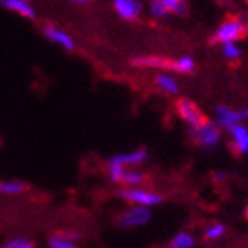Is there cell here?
Returning <instances> with one entry per match:
<instances>
[{"label": "cell", "instance_id": "obj_24", "mask_svg": "<svg viewBox=\"0 0 248 248\" xmlns=\"http://www.w3.org/2000/svg\"><path fill=\"white\" fill-rule=\"evenodd\" d=\"M68 2H73V4H89L91 0H68Z\"/></svg>", "mask_w": 248, "mask_h": 248}, {"label": "cell", "instance_id": "obj_5", "mask_svg": "<svg viewBox=\"0 0 248 248\" xmlns=\"http://www.w3.org/2000/svg\"><path fill=\"white\" fill-rule=\"evenodd\" d=\"M175 111H177L179 118H181L184 124H187L191 128L198 127L200 124L207 120V116L203 113V109L189 97H179L175 101Z\"/></svg>", "mask_w": 248, "mask_h": 248}, {"label": "cell", "instance_id": "obj_15", "mask_svg": "<svg viewBox=\"0 0 248 248\" xmlns=\"http://www.w3.org/2000/svg\"><path fill=\"white\" fill-rule=\"evenodd\" d=\"M146 182H148V174H146L144 170L125 169L120 184L124 187H136V186H144Z\"/></svg>", "mask_w": 248, "mask_h": 248}, {"label": "cell", "instance_id": "obj_7", "mask_svg": "<svg viewBox=\"0 0 248 248\" xmlns=\"http://www.w3.org/2000/svg\"><path fill=\"white\" fill-rule=\"evenodd\" d=\"M149 160V151L146 148H136L127 153H116L109 156L108 165H116L122 169H139Z\"/></svg>", "mask_w": 248, "mask_h": 248}, {"label": "cell", "instance_id": "obj_6", "mask_svg": "<svg viewBox=\"0 0 248 248\" xmlns=\"http://www.w3.org/2000/svg\"><path fill=\"white\" fill-rule=\"evenodd\" d=\"M149 220H151V208L128 205V208H125V210L118 215L116 224L124 229H136V228L146 226Z\"/></svg>", "mask_w": 248, "mask_h": 248}, {"label": "cell", "instance_id": "obj_11", "mask_svg": "<svg viewBox=\"0 0 248 248\" xmlns=\"http://www.w3.org/2000/svg\"><path fill=\"white\" fill-rule=\"evenodd\" d=\"M80 232L78 231H64V232H54L49 236L47 248H78Z\"/></svg>", "mask_w": 248, "mask_h": 248}, {"label": "cell", "instance_id": "obj_9", "mask_svg": "<svg viewBox=\"0 0 248 248\" xmlns=\"http://www.w3.org/2000/svg\"><path fill=\"white\" fill-rule=\"evenodd\" d=\"M130 62L139 70H160L174 73V59H169L165 56H137Z\"/></svg>", "mask_w": 248, "mask_h": 248}, {"label": "cell", "instance_id": "obj_8", "mask_svg": "<svg viewBox=\"0 0 248 248\" xmlns=\"http://www.w3.org/2000/svg\"><path fill=\"white\" fill-rule=\"evenodd\" d=\"M42 33H44V37H46L47 40L52 42L54 46L61 47V49H64L66 52H73V50L77 49V42L71 37V33H68L66 30L59 28V26L46 25L44 30H42Z\"/></svg>", "mask_w": 248, "mask_h": 248}, {"label": "cell", "instance_id": "obj_26", "mask_svg": "<svg viewBox=\"0 0 248 248\" xmlns=\"http://www.w3.org/2000/svg\"><path fill=\"white\" fill-rule=\"evenodd\" d=\"M245 219L248 220V203H247V205H245Z\"/></svg>", "mask_w": 248, "mask_h": 248}, {"label": "cell", "instance_id": "obj_12", "mask_svg": "<svg viewBox=\"0 0 248 248\" xmlns=\"http://www.w3.org/2000/svg\"><path fill=\"white\" fill-rule=\"evenodd\" d=\"M0 2L7 11L25 17V19H35L37 17V11H35L33 4L30 0H0Z\"/></svg>", "mask_w": 248, "mask_h": 248}, {"label": "cell", "instance_id": "obj_3", "mask_svg": "<svg viewBox=\"0 0 248 248\" xmlns=\"http://www.w3.org/2000/svg\"><path fill=\"white\" fill-rule=\"evenodd\" d=\"M222 128L215 124L214 120H205L198 127L191 128V139L195 144L203 149H215L220 142Z\"/></svg>", "mask_w": 248, "mask_h": 248}, {"label": "cell", "instance_id": "obj_18", "mask_svg": "<svg viewBox=\"0 0 248 248\" xmlns=\"http://www.w3.org/2000/svg\"><path fill=\"white\" fill-rule=\"evenodd\" d=\"M196 68V61L191 56H179L174 59V73L179 75H189L193 73Z\"/></svg>", "mask_w": 248, "mask_h": 248}, {"label": "cell", "instance_id": "obj_2", "mask_svg": "<svg viewBox=\"0 0 248 248\" xmlns=\"http://www.w3.org/2000/svg\"><path fill=\"white\" fill-rule=\"evenodd\" d=\"M118 196L128 205H136V207H146V208H155L163 203V195L155 189H149L144 186H136V187H122L118 191Z\"/></svg>", "mask_w": 248, "mask_h": 248}, {"label": "cell", "instance_id": "obj_4", "mask_svg": "<svg viewBox=\"0 0 248 248\" xmlns=\"http://www.w3.org/2000/svg\"><path fill=\"white\" fill-rule=\"evenodd\" d=\"M248 120V108L243 109H236V108L226 106V104H219L215 106L214 111V122L219 125L222 130H231L232 127L240 124H245Z\"/></svg>", "mask_w": 248, "mask_h": 248}, {"label": "cell", "instance_id": "obj_16", "mask_svg": "<svg viewBox=\"0 0 248 248\" xmlns=\"http://www.w3.org/2000/svg\"><path fill=\"white\" fill-rule=\"evenodd\" d=\"M28 189L23 181H17V179H5V181H0V195L2 196H19L23 195L25 191Z\"/></svg>", "mask_w": 248, "mask_h": 248}, {"label": "cell", "instance_id": "obj_14", "mask_svg": "<svg viewBox=\"0 0 248 248\" xmlns=\"http://www.w3.org/2000/svg\"><path fill=\"white\" fill-rule=\"evenodd\" d=\"M155 85L160 92H163L165 95H177L181 91V85H179L177 78L174 75L169 73V71H161L155 77Z\"/></svg>", "mask_w": 248, "mask_h": 248}, {"label": "cell", "instance_id": "obj_20", "mask_svg": "<svg viewBox=\"0 0 248 248\" xmlns=\"http://www.w3.org/2000/svg\"><path fill=\"white\" fill-rule=\"evenodd\" d=\"M148 13L151 17H155V19H165V17H169L170 14V9L167 7L161 0H149L148 4Z\"/></svg>", "mask_w": 248, "mask_h": 248}, {"label": "cell", "instance_id": "obj_21", "mask_svg": "<svg viewBox=\"0 0 248 248\" xmlns=\"http://www.w3.org/2000/svg\"><path fill=\"white\" fill-rule=\"evenodd\" d=\"M224 234H226V226L222 222H212L203 231V238L207 241H219L220 238H224Z\"/></svg>", "mask_w": 248, "mask_h": 248}, {"label": "cell", "instance_id": "obj_19", "mask_svg": "<svg viewBox=\"0 0 248 248\" xmlns=\"http://www.w3.org/2000/svg\"><path fill=\"white\" fill-rule=\"evenodd\" d=\"M220 52H222V58L226 61H238L243 56V49L238 42H229V44L220 46Z\"/></svg>", "mask_w": 248, "mask_h": 248}, {"label": "cell", "instance_id": "obj_13", "mask_svg": "<svg viewBox=\"0 0 248 248\" xmlns=\"http://www.w3.org/2000/svg\"><path fill=\"white\" fill-rule=\"evenodd\" d=\"M229 139L231 146L236 153L248 155V127L245 124H240L229 130Z\"/></svg>", "mask_w": 248, "mask_h": 248}, {"label": "cell", "instance_id": "obj_25", "mask_svg": "<svg viewBox=\"0 0 248 248\" xmlns=\"http://www.w3.org/2000/svg\"><path fill=\"white\" fill-rule=\"evenodd\" d=\"M226 177V174H222V172H220V174H215V179H217V181H220V179H224Z\"/></svg>", "mask_w": 248, "mask_h": 248}, {"label": "cell", "instance_id": "obj_17", "mask_svg": "<svg viewBox=\"0 0 248 248\" xmlns=\"http://www.w3.org/2000/svg\"><path fill=\"white\" fill-rule=\"evenodd\" d=\"M196 247V236L189 231H179L170 240V243L165 248H195Z\"/></svg>", "mask_w": 248, "mask_h": 248}, {"label": "cell", "instance_id": "obj_10", "mask_svg": "<svg viewBox=\"0 0 248 248\" xmlns=\"http://www.w3.org/2000/svg\"><path fill=\"white\" fill-rule=\"evenodd\" d=\"M111 4L124 21H136L142 14V0H111Z\"/></svg>", "mask_w": 248, "mask_h": 248}, {"label": "cell", "instance_id": "obj_23", "mask_svg": "<svg viewBox=\"0 0 248 248\" xmlns=\"http://www.w3.org/2000/svg\"><path fill=\"white\" fill-rule=\"evenodd\" d=\"M167 7L170 9V13L175 16H186L187 14V4L186 0H161Z\"/></svg>", "mask_w": 248, "mask_h": 248}, {"label": "cell", "instance_id": "obj_1", "mask_svg": "<svg viewBox=\"0 0 248 248\" xmlns=\"http://www.w3.org/2000/svg\"><path fill=\"white\" fill-rule=\"evenodd\" d=\"M248 33V17L238 16V17H228L224 19L217 30L212 35V44H229V42H238Z\"/></svg>", "mask_w": 248, "mask_h": 248}, {"label": "cell", "instance_id": "obj_22", "mask_svg": "<svg viewBox=\"0 0 248 248\" xmlns=\"http://www.w3.org/2000/svg\"><path fill=\"white\" fill-rule=\"evenodd\" d=\"M0 248H37V245L33 243L28 238H23V236H16V238H11L5 243L0 245Z\"/></svg>", "mask_w": 248, "mask_h": 248}]
</instances>
